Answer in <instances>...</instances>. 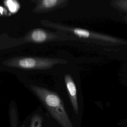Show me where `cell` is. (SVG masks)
Wrapping results in <instances>:
<instances>
[{"mask_svg":"<svg viewBox=\"0 0 127 127\" xmlns=\"http://www.w3.org/2000/svg\"><path fill=\"white\" fill-rule=\"evenodd\" d=\"M42 25L53 28L57 31L66 33L82 41L103 46L127 45V40L112 35L93 31L86 29L64 25L47 20L41 21Z\"/></svg>","mask_w":127,"mask_h":127,"instance_id":"6da1fadb","label":"cell"},{"mask_svg":"<svg viewBox=\"0 0 127 127\" xmlns=\"http://www.w3.org/2000/svg\"><path fill=\"white\" fill-rule=\"evenodd\" d=\"M30 86L51 116L62 127H74L66 112L63 100L58 94L40 86L33 85Z\"/></svg>","mask_w":127,"mask_h":127,"instance_id":"7a4b0ae2","label":"cell"},{"mask_svg":"<svg viewBox=\"0 0 127 127\" xmlns=\"http://www.w3.org/2000/svg\"><path fill=\"white\" fill-rule=\"evenodd\" d=\"M68 61L57 58L19 57L8 59L3 64L11 67L28 69H48L55 65L66 64Z\"/></svg>","mask_w":127,"mask_h":127,"instance_id":"3957f363","label":"cell"},{"mask_svg":"<svg viewBox=\"0 0 127 127\" xmlns=\"http://www.w3.org/2000/svg\"><path fill=\"white\" fill-rule=\"evenodd\" d=\"M25 42L42 43L51 41H79V40L66 33L56 31L51 32L42 29L37 28L28 33L24 38Z\"/></svg>","mask_w":127,"mask_h":127,"instance_id":"277c9868","label":"cell"},{"mask_svg":"<svg viewBox=\"0 0 127 127\" xmlns=\"http://www.w3.org/2000/svg\"><path fill=\"white\" fill-rule=\"evenodd\" d=\"M68 0H39L33 9L35 13H45L58 9L63 8L67 5Z\"/></svg>","mask_w":127,"mask_h":127,"instance_id":"5b68a950","label":"cell"},{"mask_svg":"<svg viewBox=\"0 0 127 127\" xmlns=\"http://www.w3.org/2000/svg\"><path fill=\"white\" fill-rule=\"evenodd\" d=\"M64 78L68 96L71 102L72 107L74 112L76 114H78L79 113V106L75 83L71 75L69 74H65Z\"/></svg>","mask_w":127,"mask_h":127,"instance_id":"8992f818","label":"cell"},{"mask_svg":"<svg viewBox=\"0 0 127 127\" xmlns=\"http://www.w3.org/2000/svg\"><path fill=\"white\" fill-rule=\"evenodd\" d=\"M110 5L114 8L127 14V0H113Z\"/></svg>","mask_w":127,"mask_h":127,"instance_id":"52a82bcc","label":"cell"},{"mask_svg":"<svg viewBox=\"0 0 127 127\" xmlns=\"http://www.w3.org/2000/svg\"><path fill=\"white\" fill-rule=\"evenodd\" d=\"M9 121L10 127H18V115L16 108L10 106L9 110Z\"/></svg>","mask_w":127,"mask_h":127,"instance_id":"ba28073f","label":"cell"},{"mask_svg":"<svg viewBox=\"0 0 127 127\" xmlns=\"http://www.w3.org/2000/svg\"><path fill=\"white\" fill-rule=\"evenodd\" d=\"M42 117L38 114H35L31 118L29 127H42Z\"/></svg>","mask_w":127,"mask_h":127,"instance_id":"9c48e42d","label":"cell"},{"mask_svg":"<svg viewBox=\"0 0 127 127\" xmlns=\"http://www.w3.org/2000/svg\"><path fill=\"white\" fill-rule=\"evenodd\" d=\"M7 6L9 7L10 10L11 11H15L17 7V4H16L15 1H7Z\"/></svg>","mask_w":127,"mask_h":127,"instance_id":"30bf717a","label":"cell"},{"mask_svg":"<svg viewBox=\"0 0 127 127\" xmlns=\"http://www.w3.org/2000/svg\"><path fill=\"white\" fill-rule=\"evenodd\" d=\"M124 20H125V21L127 23V14H126L125 16H124Z\"/></svg>","mask_w":127,"mask_h":127,"instance_id":"8fae6325","label":"cell"}]
</instances>
